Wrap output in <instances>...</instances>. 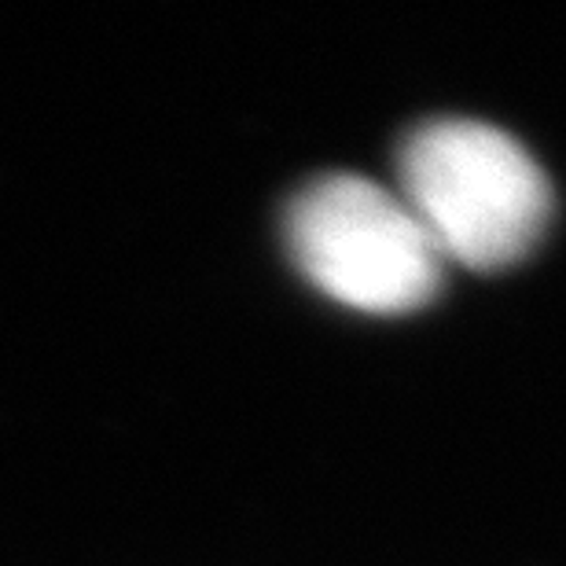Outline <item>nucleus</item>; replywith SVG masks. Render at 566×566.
Returning a JSON list of instances; mask_svg holds the SVG:
<instances>
[{
  "instance_id": "1",
  "label": "nucleus",
  "mask_w": 566,
  "mask_h": 566,
  "mask_svg": "<svg viewBox=\"0 0 566 566\" xmlns=\"http://www.w3.org/2000/svg\"><path fill=\"white\" fill-rule=\"evenodd\" d=\"M398 174L401 199L446 262L496 273L523 262L548 232L552 185L545 169L490 122L438 118L412 129Z\"/></svg>"
},
{
  "instance_id": "2",
  "label": "nucleus",
  "mask_w": 566,
  "mask_h": 566,
  "mask_svg": "<svg viewBox=\"0 0 566 566\" xmlns=\"http://www.w3.org/2000/svg\"><path fill=\"white\" fill-rule=\"evenodd\" d=\"M287 247L316 291L360 313H412L446 276V258L401 191L360 174L305 185L287 210Z\"/></svg>"
}]
</instances>
